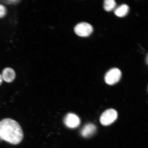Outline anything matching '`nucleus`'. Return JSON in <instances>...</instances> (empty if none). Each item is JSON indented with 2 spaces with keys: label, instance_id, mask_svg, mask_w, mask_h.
Masks as SVG:
<instances>
[{
  "label": "nucleus",
  "instance_id": "f03ea898",
  "mask_svg": "<svg viewBox=\"0 0 148 148\" xmlns=\"http://www.w3.org/2000/svg\"><path fill=\"white\" fill-rule=\"evenodd\" d=\"M117 116V112L115 110L112 109H109L102 114L100 120L103 125H109L115 121Z\"/></svg>",
  "mask_w": 148,
  "mask_h": 148
},
{
  "label": "nucleus",
  "instance_id": "9b49d317",
  "mask_svg": "<svg viewBox=\"0 0 148 148\" xmlns=\"http://www.w3.org/2000/svg\"><path fill=\"white\" fill-rule=\"evenodd\" d=\"M3 81V78L2 77L1 75L0 74V86H1V84L2 83Z\"/></svg>",
  "mask_w": 148,
  "mask_h": 148
},
{
  "label": "nucleus",
  "instance_id": "0eeeda50",
  "mask_svg": "<svg viewBox=\"0 0 148 148\" xmlns=\"http://www.w3.org/2000/svg\"><path fill=\"white\" fill-rule=\"evenodd\" d=\"M1 76L3 80L10 83L12 82L15 78L16 73L12 68H6L3 70Z\"/></svg>",
  "mask_w": 148,
  "mask_h": 148
},
{
  "label": "nucleus",
  "instance_id": "7ed1b4c3",
  "mask_svg": "<svg viewBox=\"0 0 148 148\" xmlns=\"http://www.w3.org/2000/svg\"><path fill=\"white\" fill-rule=\"evenodd\" d=\"M74 31L78 36L83 37H88L91 34L93 31L92 26L87 23H79L75 27Z\"/></svg>",
  "mask_w": 148,
  "mask_h": 148
},
{
  "label": "nucleus",
  "instance_id": "1a4fd4ad",
  "mask_svg": "<svg viewBox=\"0 0 148 148\" xmlns=\"http://www.w3.org/2000/svg\"><path fill=\"white\" fill-rule=\"evenodd\" d=\"M116 5V1L114 0H106L104 3V9L107 12L113 10Z\"/></svg>",
  "mask_w": 148,
  "mask_h": 148
},
{
  "label": "nucleus",
  "instance_id": "9d476101",
  "mask_svg": "<svg viewBox=\"0 0 148 148\" xmlns=\"http://www.w3.org/2000/svg\"><path fill=\"white\" fill-rule=\"evenodd\" d=\"M6 14V9L3 5H0V18H2Z\"/></svg>",
  "mask_w": 148,
  "mask_h": 148
},
{
  "label": "nucleus",
  "instance_id": "f257e3e1",
  "mask_svg": "<svg viewBox=\"0 0 148 148\" xmlns=\"http://www.w3.org/2000/svg\"><path fill=\"white\" fill-rule=\"evenodd\" d=\"M0 136L5 141L12 145H17L23 140V133L17 122L6 118L0 121Z\"/></svg>",
  "mask_w": 148,
  "mask_h": 148
},
{
  "label": "nucleus",
  "instance_id": "39448f33",
  "mask_svg": "<svg viewBox=\"0 0 148 148\" xmlns=\"http://www.w3.org/2000/svg\"><path fill=\"white\" fill-rule=\"evenodd\" d=\"M65 124L70 128H75L80 124V119L77 115L73 113H69L66 115L64 119Z\"/></svg>",
  "mask_w": 148,
  "mask_h": 148
},
{
  "label": "nucleus",
  "instance_id": "423d86ee",
  "mask_svg": "<svg viewBox=\"0 0 148 148\" xmlns=\"http://www.w3.org/2000/svg\"><path fill=\"white\" fill-rule=\"evenodd\" d=\"M97 128L95 125L92 123L88 124L81 130V134L83 137L88 138L92 136L96 132Z\"/></svg>",
  "mask_w": 148,
  "mask_h": 148
},
{
  "label": "nucleus",
  "instance_id": "f8f14e48",
  "mask_svg": "<svg viewBox=\"0 0 148 148\" xmlns=\"http://www.w3.org/2000/svg\"><path fill=\"white\" fill-rule=\"evenodd\" d=\"M3 140L2 138H1V137L0 136V142H1Z\"/></svg>",
  "mask_w": 148,
  "mask_h": 148
},
{
  "label": "nucleus",
  "instance_id": "20e7f679",
  "mask_svg": "<svg viewBox=\"0 0 148 148\" xmlns=\"http://www.w3.org/2000/svg\"><path fill=\"white\" fill-rule=\"evenodd\" d=\"M121 76V71L119 69L113 68L107 72L105 75V82L109 85H114L119 81Z\"/></svg>",
  "mask_w": 148,
  "mask_h": 148
},
{
  "label": "nucleus",
  "instance_id": "6e6552de",
  "mask_svg": "<svg viewBox=\"0 0 148 148\" xmlns=\"http://www.w3.org/2000/svg\"><path fill=\"white\" fill-rule=\"evenodd\" d=\"M129 7L128 5H122L114 11V14L119 17H123L126 15L128 12Z\"/></svg>",
  "mask_w": 148,
  "mask_h": 148
}]
</instances>
